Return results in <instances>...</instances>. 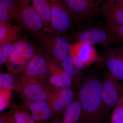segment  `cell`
Instances as JSON below:
<instances>
[{"label": "cell", "mask_w": 123, "mask_h": 123, "mask_svg": "<svg viewBox=\"0 0 123 123\" xmlns=\"http://www.w3.org/2000/svg\"><path fill=\"white\" fill-rule=\"evenodd\" d=\"M82 106L79 123H105L108 111L102 94V80L97 74L86 75L78 94Z\"/></svg>", "instance_id": "cell-1"}, {"label": "cell", "mask_w": 123, "mask_h": 123, "mask_svg": "<svg viewBox=\"0 0 123 123\" xmlns=\"http://www.w3.org/2000/svg\"><path fill=\"white\" fill-rule=\"evenodd\" d=\"M38 37L42 49L56 61L62 62L69 55L71 44L65 37L48 31Z\"/></svg>", "instance_id": "cell-2"}, {"label": "cell", "mask_w": 123, "mask_h": 123, "mask_svg": "<svg viewBox=\"0 0 123 123\" xmlns=\"http://www.w3.org/2000/svg\"><path fill=\"white\" fill-rule=\"evenodd\" d=\"M18 9V18L16 21L21 28L38 37L46 31L44 23L38 14L31 0H16Z\"/></svg>", "instance_id": "cell-3"}, {"label": "cell", "mask_w": 123, "mask_h": 123, "mask_svg": "<svg viewBox=\"0 0 123 123\" xmlns=\"http://www.w3.org/2000/svg\"><path fill=\"white\" fill-rule=\"evenodd\" d=\"M54 33L61 35L70 28L73 17L63 0H49Z\"/></svg>", "instance_id": "cell-4"}, {"label": "cell", "mask_w": 123, "mask_h": 123, "mask_svg": "<svg viewBox=\"0 0 123 123\" xmlns=\"http://www.w3.org/2000/svg\"><path fill=\"white\" fill-rule=\"evenodd\" d=\"M121 86L118 80L109 72L106 73L102 80V94L108 111L113 109L116 104Z\"/></svg>", "instance_id": "cell-5"}, {"label": "cell", "mask_w": 123, "mask_h": 123, "mask_svg": "<svg viewBox=\"0 0 123 123\" xmlns=\"http://www.w3.org/2000/svg\"><path fill=\"white\" fill-rule=\"evenodd\" d=\"M78 42L94 45L103 44L106 45L121 42L118 38L106 29L94 28L84 30L77 36Z\"/></svg>", "instance_id": "cell-6"}, {"label": "cell", "mask_w": 123, "mask_h": 123, "mask_svg": "<svg viewBox=\"0 0 123 123\" xmlns=\"http://www.w3.org/2000/svg\"><path fill=\"white\" fill-rule=\"evenodd\" d=\"M105 46L102 59L108 72L118 80L123 82V56L118 48Z\"/></svg>", "instance_id": "cell-7"}, {"label": "cell", "mask_w": 123, "mask_h": 123, "mask_svg": "<svg viewBox=\"0 0 123 123\" xmlns=\"http://www.w3.org/2000/svg\"><path fill=\"white\" fill-rule=\"evenodd\" d=\"M69 55L78 59L85 67L90 66L100 60L94 45L81 42L71 44Z\"/></svg>", "instance_id": "cell-8"}, {"label": "cell", "mask_w": 123, "mask_h": 123, "mask_svg": "<svg viewBox=\"0 0 123 123\" xmlns=\"http://www.w3.org/2000/svg\"><path fill=\"white\" fill-rule=\"evenodd\" d=\"M35 49L30 43L23 40L14 43L12 52L6 63L9 65L23 64L34 57Z\"/></svg>", "instance_id": "cell-9"}, {"label": "cell", "mask_w": 123, "mask_h": 123, "mask_svg": "<svg viewBox=\"0 0 123 123\" xmlns=\"http://www.w3.org/2000/svg\"><path fill=\"white\" fill-rule=\"evenodd\" d=\"M99 11L106 24H123V6L114 0H104Z\"/></svg>", "instance_id": "cell-10"}, {"label": "cell", "mask_w": 123, "mask_h": 123, "mask_svg": "<svg viewBox=\"0 0 123 123\" xmlns=\"http://www.w3.org/2000/svg\"><path fill=\"white\" fill-rule=\"evenodd\" d=\"M75 98L74 92L70 88L59 89L55 92L51 99L50 107L53 110L55 116L64 112Z\"/></svg>", "instance_id": "cell-11"}, {"label": "cell", "mask_w": 123, "mask_h": 123, "mask_svg": "<svg viewBox=\"0 0 123 123\" xmlns=\"http://www.w3.org/2000/svg\"><path fill=\"white\" fill-rule=\"evenodd\" d=\"M23 88L24 96L31 102H46L49 99V95L45 88L37 82H27Z\"/></svg>", "instance_id": "cell-12"}, {"label": "cell", "mask_w": 123, "mask_h": 123, "mask_svg": "<svg viewBox=\"0 0 123 123\" xmlns=\"http://www.w3.org/2000/svg\"><path fill=\"white\" fill-rule=\"evenodd\" d=\"M49 68L53 74L49 78V81L51 85L59 89L70 88L72 86L73 79L68 73L60 68L53 63L49 64Z\"/></svg>", "instance_id": "cell-13"}, {"label": "cell", "mask_w": 123, "mask_h": 123, "mask_svg": "<svg viewBox=\"0 0 123 123\" xmlns=\"http://www.w3.org/2000/svg\"><path fill=\"white\" fill-rule=\"evenodd\" d=\"M47 62L44 57L40 55H36L30 61L25 75L31 78L43 76L47 72Z\"/></svg>", "instance_id": "cell-14"}, {"label": "cell", "mask_w": 123, "mask_h": 123, "mask_svg": "<svg viewBox=\"0 0 123 123\" xmlns=\"http://www.w3.org/2000/svg\"><path fill=\"white\" fill-rule=\"evenodd\" d=\"M18 9L16 0H0V22L17 21Z\"/></svg>", "instance_id": "cell-15"}, {"label": "cell", "mask_w": 123, "mask_h": 123, "mask_svg": "<svg viewBox=\"0 0 123 123\" xmlns=\"http://www.w3.org/2000/svg\"><path fill=\"white\" fill-rule=\"evenodd\" d=\"M31 1L34 8L43 22L46 31H53L52 27L51 7L49 0H31Z\"/></svg>", "instance_id": "cell-16"}, {"label": "cell", "mask_w": 123, "mask_h": 123, "mask_svg": "<svg viewBox=\"0 0 123 123\" xmlns=\"http://www.w3.org/2000/svg\"><path fill=\"white\" fill-rule=\"evenodd\" d=\"M21 28L18 25L0 22V46L17 39L20 36Z\"/></svg>", "instance_id": "cell-17"}, {"label": "cell", "mask_w": 123, "mask_h": 123, "mask_svg": "<svg viewBox=\"0 0 123 123\" xmlns=\"http://www.w3.org/2000/svg\"><path fill=\"white\" fill-rule=\"evenodd\" d=\"M61 63L64 70L72 77L73 81H75L79 85L82 70L85 67L81 62L76 57L68 55Z\"/></svg>", "instance_id": "cell-18"}, {"label": "cell", "mask_w": 123, "mask_h": 123, "mask_svg": "<svg viewBox=\"0 0 123 123\" xmlns=\"http://www.w3.org/2000/svg\"><path fill=\"white\" fill-rule=\"evenodd\" d=\"M82 112V106L79 96L69 104L63 112L64 123H79Z\"/></svg>", "instance_id": "cell-19"}, {"label": "cell", "mask_w": 123, "mask_h": 123, "mask_svg": "<svg viewBox=\"0 0 123 123\" xmlns=\"http://www.w3.org/2000/svg\"><path fill=\"white\" fill-rule=\"evenodd\" d=\"M111 123H123V85H121L119 99L113 108Z\"/></svg>", "instance_id": "cell-20"}, {"label": "cell", "mask_w": 123, "mask_h": 123, "mask_svg": "<svg viewBox=\"0 0 123 123\" xmlns=\"http://www.w3.org/2000/svg\"><path fill=\"white\" fill-rule=\"evenodd\" d=\"M32 119L35 122H45L48 121L55 116V114L51 108L43 112L38 113H31Z\"/></svg>", "instance_id": "cell-21"}, {"label": "cell", "mask_w": 123, "mask_h": 123, "mask_svg": "<svg viewBox=\"0 0 123 123\" xmlns=\"http://www.w3.org/2000/svg\"><path fill=\"white\" fill-rule=\"evenodd\" d=\"M14 43H9L0 46V65L7 62L12 50Z\"/></svg>", "instance_id": "cell-22"}, {"label": "cell", "mask_w": 123, "mask_h": 123, "mask_svg": "<svg viewBox=\"0 0 123 123\" xmlns=\"http://www.w3.org/2000/svg\"><path fill=\"white\" fill-rule=\"evenodd\" d=\"M14 80L12 76L6 73H1L0 74V86L4 89H10L12 88Z\"/></svg>", "instance_id": "cell-23"}, {"label": "cell", "mask_w": 123, "mask_h": 123, "mask_svg": "<svg viewBox=\"0 0 123 123\" xmlns=\"http://www.w3.org/2000/svg\"><path fill=\"white\" fill-rule=\"evenodd\" d=\"M50 107V105L46 102H31L28 106V109L31 113L43 112Z\"/></svg>", "instance_id": "cell-24"}, {"label": "cell", "mask_w": 123, "mask_h": 123, "mask_svg": "<svg viewBox=\"0 0 123 123\" xmlns=\"http://www.w3.org/2000/svg\"><path fill=\"white\" fill-rule=\"evenodd\" d=\"M105 28L123 42V24H106Z\"/></svg>", "instance_id": "cell-25"}, {"label": "cell", "mask_w": 123, "mask_h": 123, "mask_svg": "<svg viewBox=\"0 0 123 123\" xmlns=\"http://www.w3.org/2000/svg\"><path fill=\"white\" fill-rule=\"evenodd\" d=\"M25 112L21 110H15L12 112V116L16 123H26Z\"/></svg>", "instance_id": "cell-26"}, {"label": "cell", "mask_w": 123, "mask_h": 123, "mask_svg": "<svg viewBox=\"0 0 123 123\" xmlns=\"http://www.w3.org/2000/svg\"><path fill=\"white\" fill-rule=\"evenodd\" d=\"M0 119L4 120L5 123H16L11 114L1 116Z\"/></svg>", "instance_id": "cell-27"}, {"label": "cell", "mask_w": 123, "mask_h": 123, "mask_svg": "<svg viewBox=\"0 0 123 123\" xmlns=\"http://www.w3.org/2000/svg\"><path fill=\"white\" fill-rule=\"evenodd\" d=\"M0 111L4 110L7 105V98L4 96V93L3 94L2 92L0 93Z\"/></svg>", "instance_id": "cell-28"}, {"label": "cell", "mask_w": 123, "mask_h": 123, "mask_svg": "<svg viewBox=\"0 0 123 123\" xmlns=\"http://www.w3.org/2000/svg\"><path fill=\"white\" fill-rule=\"evenodd\" d=\"M43 123H64L62 120H61L56 118H54L51 119L49 121L43 122Z\"/></svg>", "instance_id": "cell-29"}, {"label": "cell", "mask_w": 123, "mask_h": 123, "mask_svg": "<svg viewBox=\"0 0 123 123\" xmlns=\"http://www.w3.org/2000/svg\"><path fill=\"white\" fill-rule=\"evenodd\" d=\"M115 2L123 6V0H114Z\"/></svg>", "instance_id": "cell-30"}, {"label": "cell", "mask_w": 123, "mask_h": 123, "mask_svg": "<svg viewBox=\"0 0 123 123\" xmlns=\"http://www.w3.org/2000/svg\"><path fill=\"white\" fill-rule=\"evenodd\" d=\"M118 49L119 51L120 52V53H121V54H122L123 56V46L120 47L119 48H118Z\"/></svg>", "instance_id": "cell-31"}, {"label": "cell", "mask_w": 123, "mask_h": 123, "mask_svg": "<svg viewBox=\"0 0 123 123\" xmlns=\"http://www.w3.org/2000/svg\"><path fill=\"white\" fill-rule=\"evenodd\" d=\"M0 123H5L4 120H2L1 119H0Z\"/></svg>", "instance_id": "cell-32"}]
</instances>
